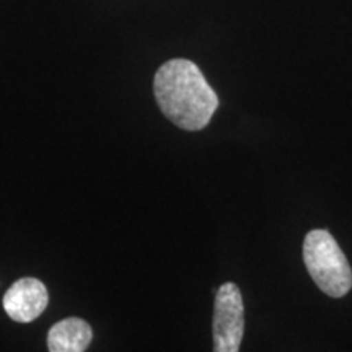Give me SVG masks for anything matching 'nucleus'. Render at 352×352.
I'll list each match as a JSON object with an SVG mask.
<instances>
[{
    "instance_id": "1",
    "label": "nucleus",
    "mask_w": 352,
    "mask_h": 352,
    "mask_svg": "<svg viewBox=\"0 0 352 352\" xmlns=\"http://www.w3.org/2000/svg\"><path fill=\"white\" fill-rule=\"evenodd\" d=\"M153 94L175 126L184 131H201L212 120L219 98L201 69L188 59H171L157 70Z\"/></svg>"
},
{
    "instance_id": "2",
    "label": "nucleus",
    "mask_w": 352,
    "mask_h": 352,
    "mask_svg": "<svg viewBox=\"0 0 352 352\" xmlns=\"http://www.w3.org/2000/svg\"><path fill=\"white\" fill-rule=\"evenodd\" d=\"M303 261L314 283L329 297H344L352 287L346 254L327 230H311L303 241Z\"/></svg>"
},
{
    "instance_id": "3",
    "label": "nucleus",
    "mask_w": 352,
    "mask_h": 352,
    "mask_svg": "<svg viewBox=\"0 0 352 352\" xmlns=\"http://www.w3.org/2000/svg\"><path fill=\"white\" fill-rule=\"evenodd\" d=\"M245 329V308L240 289L233 283L222 284L215 294L214 351H240Z\"/></svg>"
},
{
    "instance_id": "4",
    "label": "nucleus",
    "mask_w": 352,
    "mask_h": 352,
    "mask_svg": "<svg viewBox=\"0 0 352 352\" xmlns=\"http://www.w3.org/2000/svg\"><path fill=\"white\" fill-rule=\"evenodd\" d=\"M50 296L41 280L23 277L16 280L3 296V308L13 321L30 323L46 310Z\"/></svg>"
},
{
    "instance_id": "5",
    "label": "nucleus",
    "mask_w": 352,
    "mask_h": 352,
    "mask_svg": "<svg viewBox=\"0 0 352 352\" xmlns=\"http://www.w3.org/2000/svg\"><path fill=\"white\" fill-rule=\"evenodd\" d=\"M90 324L80 318H65L50 329L47 349L51 352H82L90 346Z\"/></svg>"
}]
</instances>
